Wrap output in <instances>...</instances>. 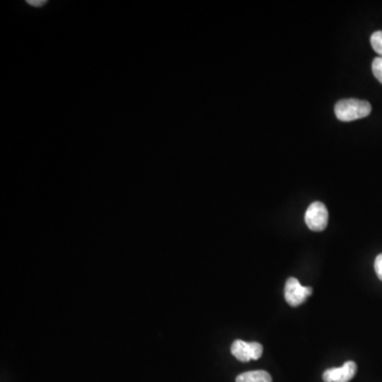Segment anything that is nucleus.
<instances>
[{
	"instance_id": "5",
	"label": "nucleus",
	"mask_w": 382,
	"mask_h": 382,
	"mask_svg": "<svg viewBox=\"0 0 382 382\" xmlns=\"http://www.w3.org/2000/svg\"><path fill=\"white\" fill-rule=\"evenodd\" d=\"M357 373V364L354 361H347L341 367L327 369L323 374L325 382H349Z\"/></svg>"
},
{
	"instance_id": "10",
	"label": "nucleus",
	"mask_w": 382,
	"mask_h": 382,
	"mask_svg": "<svg viewBox=\"0 0 382 382\" xmlns=\"http://www.w3.org/2000/svg\"><path fill=\"white\" fill-rule=\"evenodd\" d=\"M27 2L30 4V6H42V4H46V1H45V0H29V1Z\"/></svg>"
},
{
	"instance_id": "7",
	"label": "nucleus",
	"mask_w": 382,
	"mask_h": 382,
	"mask_svg": "<svg viewBox=\"0 0 382 382\" xmlns=\"http://www.w3.org/2000/svg\"><path fill=\"white\" fill-rule=\"evenodd\" d=\"M371 44L374 50L382 57V31H376L371 36Z\"/></svg>"
},
{
	"instance_id": "1",
	"label": "nucleus",
	"mask_w": 382,
	"mask_h": 382,
	"mask_svg": "<svg viewBox=\"0 0 382 382\" xmlns=\"http://www.w3.org/2000/svg\"><path fill=\"white\" fill-rule=\"evenodd\" d=\"M371 112L369 102L358 99H344L335 106V116L344 122L357 120L369 116Z\"/></svg>"
},
{
	"instance_id": "8",
	"label": "nucleus",
	"mask_w": 382,
	"mask_h": 382,
	"mask_svg": "<svg viewBox=\"0 0 382 382\" xmlns=\"http://www.w3.org/2000/svg\"><path fill=\"white\" fill-rule=\"evenodd\" d=\"M374 76L382 84V57H376L371 64Z\"/></svg>"
},
{
	"instance_id": "3",
	"label": "nucleus",
	"mask_w": 382,
	"mask_h": 382,
	"mask_svg": "<svg viewBox=\"0 0 382 382\" xmlns=\"http://www.w3.org/2000/svg\"><path fill=\"white\" fill-rule=\"evenodd\" d=\"M231 352L237 360L248 362L250 360H258L262 356L263 348L262 345L257 342L237 340L231 345Z\"/></svg>"
},
{
	"instance_id": "9",
	"label": "nucleus",
	"mask_w": 382,
	"mask_h": 382,
	"mask_svg": "<svg viewBox=\"0 0 382 382\" xmlns=\"http://www.w3.org/2000/svg\"><path fill=\"white\" fill-rule=\"evenodd\" d=\"M375 272L378 278L382 280V254L378 255L375 259Z\"/></svg>"
},
{
	"instance_id": "2",
	"label": "nucleus",
	"mask_w": 382,
	"mask_h": 382,
	"mask_svg": "<svg viewBox=\"0 0 382 382\" xmlns=\"http://www.w3.org/2000/svg\"><path fill=\"white\" fill-rule=\"evenodd\" d=\"M305 222L313 231H322L328 224V210L320 202H314L308 207L305 214Z\"/></svg>"
},
{
	"instance_id": "4",
	"label": "nucleus",
	"mask_w": 382,
	"mask_h": 382,
	"mask_svg": "<svg viewBox=\"0 0 382 382\" xmlns=\"http://www.w3.org/2000/svg\"><path fill=\"white\" fill-rule=\"evenodd\" d=\"M311 293L312 289L310 286H301L296 278L290 277L286 280L284 286V299L292 307L301 305Z\"/></svg>"
},
{
	"instance_id": "6",
	"label": "nucleus",
	"mask_w": 382,
	"mask_h": 382,
	"mask_svg": "<svg viewBox=\"0 0 382 382\" xmlns=\"http://www.w3.org/2000/svg\"><path fill=\"white\" fill-rule=\"evenodd\" d=\"M236 382H272V377L265 371H246L238 376Z\"/></svg>"
}]
</instances>
